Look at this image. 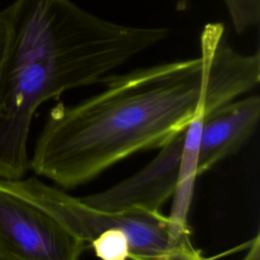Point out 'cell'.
<instances>
[{
	"label": "cell",
	"mask_w": 260,
	"mask_h": 260,
	"mask_svg": "<svg viewBox=\"0 0 260 260\" xmlns=\"http://www.w3.org/2000/svg\"><path fill=\"white\" fill-rule=\"evenodd\" d=\"M259 117L260 98L257 94L235 100L206 115L201 127L198 176L237 151L252 135Z\"/></svg>",
	"instance_id": "obj_6"
},
{
	"label": "cell",
	"mask_w": 260,
	"mask_h": 260,
	"mask_svg": "<svg viewBox=\"0 0 260 260\" xmlns=\"http://www.w3.org/2000/svg\"><path fill=\"white\" fill-rule=\"evenodd\" d=\"M162 260H205V258L191 244L172 252Z\"/></svg>",
	"instance_id": "obj_11"
},
{
	"label": "cell",
	"mask_w": 260,
	"mask_h": 260,
	"mask_svg": "<svg viewBox=\"0 0 260 260\" xmlns=\"http://www.w3.org/2000/svg\"><path fill=\"white\" fill-rule=\"evenodd\" d=\"M0 260H22V259H19V258L13 257V256H9V255H5V254L0 253Z\"/></svg>",
	"instance_id": "obj_13"
},
{
	"label": "cell",
	"mask_w": 260,
	"mask_h": 260,
	"mask_svg": "<svg viewBox=\"0 0 260 260\" xmlns=\"http://www.w3.org/2000/svg\"><path fill=\"white\" fill-rule=\"evenodd\" d=\"M204 117H197L186 127L184 144L181 154L179 173L171 212L168 215L172 228L178 236H190L188 213L192 201L195 181L198 176V154L202 121Z\"/></svg>",
	"instance_id": "obj_7"
},
{
	"label": "cell",
	"mask_w": 260,
	"mask_h": 260,
	"mask_svg": "<svg viewBox=\"0 0 260 260\" xmlns=\"http://www.w3.org/2000/svg\"><path fill=\"white\" fill-rule=\"evenodd\" d=\"M86 246L0 178V253L22 260H79Z\"/></svg>",
	"instance_id": "obj_4"
},
{
	"label": "cell",
	"mask_w": 260,
	"mask_h": 260,
	"mask_svg": "<svg viewBox=\"0 0 260 260\" xmlns=\"http://www.w3.org/2000/svg\"><path fill=\"white\" fill-rule=\"evenodd\" d=\"M7 8L8 48L0 81V178L21 179L36 110L62 92L102 83L165 40L166 27L124 25L70 0H15Z\"/></svg>",
	"instance_id": "obj_2"
},
{
	"label": "cell",
	"mask_w": 260,
	"mask_h": 260,
	"mask_svg": "<svg viewBox=\"0 0 260 260\" xmlns=\"http://www.w3.org/2000/svg\"><path fill=\"white\" fill-rule=\"evenodd\" d=\"M233 25L243 34L260 20V0H223Z\"/></svg>",
	"instance_id": "obj_9"
},
{
	"label": "cell",
	"mask_w": 260,
	"mask_h": 260,
	"mask_svg": "<svg viewBox=\"0 0 260 260\" xmlns=\"http://www.w3.org/2000/svg\"><path fill=\"white\" fill-rule=\"evenodd\" d=\"M8 186L54 217L71 235L90 244L112 229L125 231L130 238V259L162 260L191 243L190 236H178L168 215L159 211H108L92 207L36 177L8 180Z\"/></svg>",
	"instance_id": "obj_3"
},
{
	"label": "cell",
	"mask_w": 260,
	"mask_h": 260,
	"mask_svg": "<svg viewBox=\"0 0 260 260\" xmlns=\"http://www.w3.org/2000/svg\"><path fill=\"white\" fill-rule=\"evenodd\" d=\"M185 130L161 145L154 158L137 173L81 199L92 207L108 211H159L175 191Z\"/></svg>",
	"instance_id": "obj_5"
},
{
	"label": "cell",
	"mask_w": 260,
	"mask_h": 260,
	"mask_svg": "<svg viewBox=\"0 0 260 260\" xmlns=\"http://www.w3.org/2000/svg\"><path fill=\"white\" fill-rule=\"evenodd\" d=\"M9 40V21L7 8L0 11V81L4 68V61L8 48Z\"/></svg>",
	"instance_id": "obj_10"
},
{
	"label": "cell",
	"mask_w": 260,
	"mask_h": 260,
	"mask_svg": "<svg viewBox=\"0 0 260 260\" xmlns=\"http://www.w3.org/2000/svg\"><path fill=\"white\" fill-rule=\"evenodd\" d=\"M260 81V54H242L220 22L204 25L200 56L110 74L105 89L58 104L37 140L30 166L60 187L84 185L141 150L159 148L192 120L250 91Z\"/></svg>",
	"instance_id": "obj_1"
},
{
	"label": "cell",
	"mask_w": 260,
	"mask_h": 260,
	"mask_svg": "<svg viewBox=\"0 0 260 260\" xmlns=\"http://www.w3.org/2000/svg\"><path fill=\"white\" fill-rule=\"evenodd\" d=\"M241 260H260V234L256 236L249 243L248 250Z\"/></svg>",
	"instance_id": "obj_12"
},
{
	"label": "cell",
	"mask_w": 260,
	"mask_h": 260,
	"mask_svg": "<svg viewBox=\"0 0 260 260\" xmlns=\"http://www.w3.org/2000/svg\"><path fill=\"white\" fill-rule=\"evenodd\" d=\"M90 246L102 260H127L130 258V238L121 229H112L102 233Z\"/></svg>",
	"instance_id": "obj_8"
}]
</instances>
